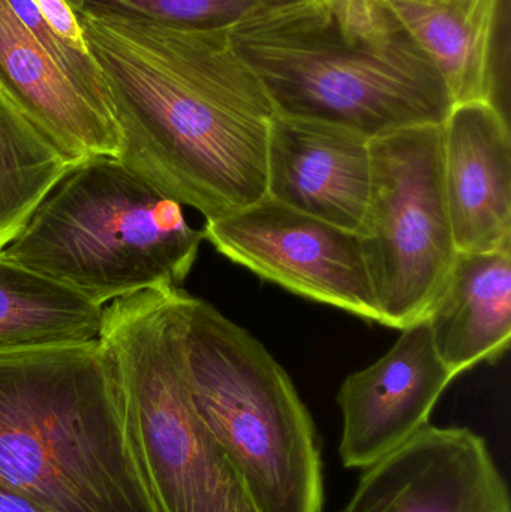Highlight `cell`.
I'll list each match as a JSON object with an SVG mask.
<instances>
[{
    "instance_id": "44dd1931",
    "label": "cell",
    "mask_w": 511,
    "mask_h": 512,
    "mask_svg": "<svg viewBox=\"0 0 511 512\" xmlns=\"http://www.w3.org/2000/svg\"><path fill=\"white\" fill-rule=\"evenodd\" d=\"M0 512H47L23 496L0 487Z\"/></svg>"
},
{
    "instance_id": "5b68a950",
    "label": "cell",
    "mask_w": 511,
    "mask_h": 512,
    "mask_svg": "<svg viewBox=\"0 0 511 512\" xmlns=\"http://www.w3.org/2000/svg\"><path fill=\"white\" fill-rule=\"evenodd\" d=\"M188 292L146 289L102 310L98 340L113 361L138 459L158 512H258L192 402Z\"/></svg>"
},
{
    "instance_id": "8992f818",
    "label": "cell",
    "mask_w": 511,
    "mask_h": 512,
    "mask_svg": "<svg viewBox=\"0 0 511 512\" xmlns=\"http://www.w3.org/2000/svg\"><path fill=\"white\" fill-rule=\"evenodd\" d=\"M192 402L258 512H321L317 427L284 367L245 328L186 294Z\"/></svg>"
},
{
    "instance_id": "2e32d148",
    "label": "cell",
    "mask_w": 511,
    "mask_h": 512,
    "mask_svg": "<svg viewBox=\"0 0 511 512\" xmlns=\"http://www.w3.org/2000/svg\"><path fill=\"white\" fill-rule=\"evenodd\" d=\"M104 306L0 259V346L78 345L98 339Z\"/></svg>"
},
{
    "instance_id": "ba28073f",
    "label": "cell",
    "mask_w": 511,
    "mask_h": 512,
    "mask_svg": "<svg viewBox=\"0 0 511 512\" xmlns=\"http://www.w3.org/2000/svg\"><path fill=\"white\" fill-rule=\"evenodd\" d=\"M204 239L294 294L381 324L359 234L266 197L206 221Z\"/></svg>"
},
{
    "instance_id": "ffe728a7",
    "label": "cell",
    "mask_w": 511,
    "mask_h": 512,
    "mask_svg": "<svg viewBox=\"0 0 511 512\" xmlns=\"http://www.w3.org/2000/svg\"><path fill=\"white\" fill-rule=\"evenodd\" d=\"M30 2L60 38L65 39L78 51L92 53L87 47L80 21L68 0H30Z\"/></svg>"
},
{
    "instance_id": "e0dca14e",
    "label": "cell",
    "mask_w": 511,
    "mask_h": 512,
    "mask_svg": "<svg viewBox=\"0 0 511 512\" xmlns=\"http://www.w3.org/2000/svg\"><path fill=\"white\" fill-rule=\"evenodd\" d=\"M66 167L0 80V245L23 224Z\"/></svg>"
},
{
    "instance_id": "9c48e42d",
    "label": "cell",
    "mask_w": 511,
    "mask_h": 512,
    "mask_svg": "<svg viewBox=\"0 0 511 512\" xmlns=\"http://www.w3.org/2000/svg\"><path fill=\"white\" fill-rule=\"evenodd\" d=\"M341 512H511V501L482 436L428 424L363 469Z\"/></svg>"
},
{
    "instance_id": "277c9868",
    "label": "cell",
    "mask_w": 511,
    "mask_h": 512,
    "mask_svg": "<svg viewBox=\"0 0 511 512\" xmlns=\"http://www.w3.org/2000/svg\"><path fill=\"white\" fill-rule=\"evenodd\" d=\"M203 240L179 201L119 158L95 155L62 171L0 245V259L107 306L146 289L180 288Z\"/></svg>"
},
{
    "instance_id": "30bf717a",
    "label": "cell",
    "mask_w": 511,
    "mask_h": 512,
    "mask_svg": "<svg viewBox=\"0 0 511 512\" xmlns=\"http://www.w3.org/2000/svg\"><path fill=\"white\" fill-rule=\"evenodd\" d=\"M455 378L438 357L425 319L402 330L386 355L351 373L339 390L345 468H369L407 444L428 426Z\"/></svg>"
},
{
    "instance_id": "7402d4cb",
    "label": "cell",
    "mask_w": 511,
    "mask_h": 512,
    "mask_svg": "<svg viewBox=\"0 0 511 512\" xmlns=\"http://www.w3.org/2000/svg\"><path fill=\"white\" fill-rule=\"evenodd\" d=\"M314 2V0H257L260 8H284V6L300 5V3Z\"/></svg>"
},
{
    "instance_id": "6da1fadb",
    "label": "cell",
    "mask_w": 511,
    "mask_h": 512,
    "mask_svg": "<svg viewBox=\"0 0 511 512\" xmlns=\"http://www.w3.org/2000/svg\"><path fill=\"white\" fill-rule=\"evenodd\" d=\"M71 6L110 81L126 167L206 221L267 197L275 105L228 30Z\"/></svg>"
},
{
    "instance_id": "52a82bcc",
    "label": "cell",
    "mask_w": 511,
    "mask_h": 512,
    "mask_svg": "<svg viewBox=\"0 0 511 512\" xmlns=\"http://www.w3.org/2000/svg\"><path fill=\"white\" fill-rule=\"evenodd\" d=\"M372 179L360 228L381 324L423 321L458 258L443 183V125L371 140Z\"/></svg>"
},
{
    "instance_id": "3957f363",
    "label": "cell",
    "mask_w": 511,
    "mask_h": 512,
    "mask_svg": "<svg viewBox=\"0 0 511 512\" xmlns=\"http://www.w3.org/2000/svg\"><path fill=\"white\" fill-rule=\"evenodd\" d=\"M0 487L47 512H158L98 339L0 346Z\"/></svg>"
},
{
    "instance_id": "7c38bea8",
    "label": "cell",
    "mask_w": 511,
    "mask_h": 512,
    "mask_svg": "<svg viewBox=\"0 0 511 512\" xmlns=\"http://www.w3.org/2000/svg\"><path fill=\"white\" fill-rule=\"evenodd\" d=\"M443 183L459 254L511 251L510 122L491 102L450 110Z\"/></svg>"
},
{
    "instance_id": "7a4b0ae2",
    "label": "cell",
    "mask_w": 511,
    "mask_h": 512,
    "mask_svg": "<svg viewBox=\"0 0 511 512\" xmlns=\"http://www.w3.org/2000/svg\"><path fill=\"white\" fill-rule=\"evenodd\" d=\"M228 38L285 116L372 140L443 125L453 107L443 78L383 0L258 8Z\"/></svg>"
},
{
    "instance_id": "9a60e30c",
    "label": "cell",
    "mask_w": 511,
    "mask_h": 512,
    "mask_svg": "<svg viewBox=\"0 0 511 512\" xmlns=\"http://www.w3.org/2000/svg\"><path fill=\"white\" fill-rule=\"evenodd\" d=\"M383 2L431 60L453 105L485 101L498 110L494 51L504 0Z\"/></svg>"
},
{
    "instance_id": "8fae6325",
    "label": "cell",
    "mask_w": 511,
    "mask_h": 512,
    "mask_svg": "<svg viewBox=\"0 0 511 512\" xmlns=\"http://www.w3.org/2000/svg\"><path fill=\"white\" fill-rule=\"evenodd\" d=\"M371 179L368 137L335 123L276 113L267 146V197L359 233Z\"/></svg>"
},
{
    "instance_id": "5bb4252c",
    "label": "cell",
    "mask_w": 511,
    "mask_h": 512,
    "mask_svg": "<svg viewBox=\"0 0 511 512\" xmlns=\"http://www.w3.org/2000/svg\"><path fill=\"white\" fill-rule=\"evenodd\" d=\"M425 321L453 375L497 361L511 340V251L458 254Z\"/></svg>"
},
{
    "instance_id": "4fadbf2b",
    "label": "cell",
    "mask_w": 511,
    "mask_h": 512,
    "mask_svg": "<svg viewBox=\"0 0 511 512\" xmlns=\"http://www.w3.org/2000/svg\"><path fill=\"white\" fill-rule=\"evenodd\" d=\"M0 80L18 110L66 164L95 155L119 156L116 116L51 60L8 0H0Z\"/></svg>"
},
{
    "instance_id": "d6986e66",
    "label": "cell",
    "mask_w": 511,
    "mask_h": 512,
    "mask_svg": "<svg viewBox=\"0 0 511 512\" xmlns=\"http://www.w3.org/2000/svg\"><path fill=\"white\" fill-rule=\"evenodd\" d=\"M69 5L83 0H68ZM120 11L179 26L230 30L255 9L257 0H89Z\"/></svg>"
},
{
    "instance_id": "ac0fdd59",
    "label": "cell",
    "mask_w": 511,
    "mask_h": 512,
    "mask_svg": "<svg viewBox=\"0 0 511 512\" xmlns=\"http://www.w3.org/2000/svg\"><path fill=\"white\" fill-rule=\"evenodd\" d=\"M18 20L32 33L33 38L47 51L54 63L86 92L93 101L116 116L113 90L104 69L92 53H83L60 38L42 18L30 0H8Z\"/></svg>"
}]
</instances>
